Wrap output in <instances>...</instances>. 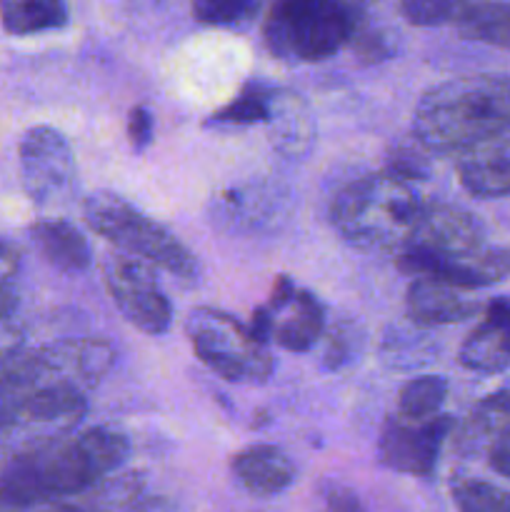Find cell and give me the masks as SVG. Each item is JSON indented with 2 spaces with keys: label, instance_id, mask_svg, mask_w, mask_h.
<instances>
[{
  "label": "cell",
  "instance_id": "obj_28",
  "mask_svg": "<svg viewBox=\"0 0 510 512\" xmlns=\"http://www.w3.org/2000/svg\"><path fill=\"white\" fill-rule=\"evenodd\" d=\"M120 512H173V508H170V503L165 498H148V495H140L138 500L125 505Z\"/></svg>",
  "mask_w": 510,
  "mask_h": 512
},
{
  "label": "cell",
  "instance_id": "obj_2",
  "mask_svg": "<svg viewBox=\"0 0 510 512\" xmlns=\"http://www.w3.org/2000/svg\"><path fill=\"white\" fill-rule=\"evenodd\" d=\"M510 133V75H463L433 85L413 113L428 153H468Z\"/></svg>",
  "mask_w": 510,
  "mask_h": 512
},
{
  "label": "cell",
  "instance_id": "obj_30",
  "mask_svg": "<svg viewBox=\"0 0 510 512\" xmlns=\"http://www.w3.org/2000/svg\"><path fill=\"white\" fill-rule=\"evenodd\" d=\"M488 460L493 465V470H498L500 475L510 478V450H490Z\"/></svg>",
  "mask_w": 510,
  "mask_h": 512
},
{
  "label": "cell",
  "instance_id": "obj_12",
  "mask_svg": "<svg viewBox=\"0 0 510 512\" xmlns=\"http://www.w3.org/2000/svg\"><path fill=\"white\" fill-rule=\"evenodd\" d=\"M483 245H488L485 243V230L475 215L458 208V205L428 200L423 220L418 225V233H415V238L410 240V245L400 255L465 253V250H478Z\"/></svg>",
  "mask_w": 510,
  "mask_h": 512
},
{
  "label": "cell",
  "instance_id": "obj_19",
  "mask_svg": "<svg viewBox=\"0 0 510 512\" xmlns=\"http://www.w3.org/2000/svg\"><path fill=\"white\" fill-rule=\"evenodd\" d=\"M0 23L10 35H38L68 25L65 0H0Z\"/></svg>",
  "mask_w": 510,
  "mask_h": 512
},
{
  "label": "cell",
  "instance_id": "obj_3",
  "mask_svg": "<svg viewBox=\"0 0 510 512\" xmlns=\"http://www.w3.org/2000/svg\"><path fill=\"white\" fill-rule=\"evenodd\" d=\"M425 203L408 180L385 170L345 185L330 205V220L353 248L398 258L418 233Z\"/></svg>",
  "mask_w": 510,
  "mask_h": 512
},
{
  "label": "cell",
  "instance_id": "obj_9",
  "mask_svg": "<svg viewBox=\"0 0 510 512\" xmlns=\"http://www.w3.org/2000/svg\"><path fill=\"white\" fill-rule=\"evenodd\" d=\"M453 430L450 415H435L428 420H408L393 415L385 420L378 438V455L385 468L395 473L430 478L438 465L440 450Z\"/></svg>",
  "mask_w": 510,
  "mask_h": 512
},
{
  "label": "cell",
  "instance_id": "obj_13",
  "mask_svg": "<svg viewBox=\"0 0 510 512\" xmlns=\"http://www.w3.org/2000/svg\"><path fill=\"white\" fill-rule=\"evenodd\" d=\"M460 365L473 373H503L510 368V300H495L458 353Z\"/></svg>",
  "mask_w": 510,
  "mask_h": 512
},
{
  "label": "cell",
  "instance_id": "obj_11",
  "mask_svg": "<svg viewBox=\"0 0 510 512\" xmlns=\"http://www.w3.org/2000/svg\"><path fill=\"white\" fill-rule=\"evenodd\" d=\"M395 260H398V268L410 278L435 280V283L450 285L455 290L488 288V285L500 283L510 273V253L495 248V245H483V248L465 250V253H410Z\"/></svg>",
  "mask_w": 510,
  "mask_h": 512
},
{
  "label": "cell",
  "instance_id": "obj_1",
  "mask_svg": "<svg viewBox=\"0 0 510 512\" xmlns=\"http://www.w3.org/2000/svg\"><path fill=\"white\" fill-rule=\"evenodd\" d=\"M128 453V438L110 428H90L75 438L30 445L0 470V503L15 510L90 493L125 463Z\"/></svg>",
  "mask_w": 510,
  "mask_h": 512
},
{
  "label": "cell",
  "instance_id": "obj_32",
  "mask_svg": "<svg viewBox=\"0 0 510 512\" xmlns=\"http://www.w3.org/2000/svg\"><path fill=\"white\" fill-rule=\"evenodd\" d=\"M328 512H363V508H338V510H328Z\"/></svg>",
  "mask_w": 510,
  "mask_h": 512
},
{
  "label": "cell",
  "instance_id": "obj_7",
  "mask_svg": "<svg viewBox=\"0 0 510 512\" xmlns=\"http://www.w3.org/2000/svg\"><path fill=\"white\" fill-rule=\"evenodd\" d=\"M103 283L115 308L145 335H163L173 323V305L155 280L148 263L123 253L105 255Z\"/></svg>",
  "mask_w": 510,
  "mask_h": 512
},
{
  "label": "cell",
  "instance_id": "obj_18",
  "mask_svg": "<svg viewBox=\"0 0 510 512\" xmlns=\"http://www.w3.org/2000/svg\"><path fill=\"white\" fill-rule=\"evenodd\" d=\"M465 440L485 450H510V385L485 395L470 413Z\"/></svg>",
  "mask_w": 510,
  "mask_h": 512
},
{
  "label": "cell",
  "instance_id": "obj_21",
  "mask_svg": "<svg viewBox=\"0 0 510 512\" xmlns=\"http://www.w3.org/2000/svg\"><path fill=\"white\" fill-rule=\"evenodd\" d=\"M445 398H448V380L440 375H423L413 378L400 388L398 415L408 420H428L440 415Z\"/></svg>",
  "mask_w": 510,
  "mask_h": 512
},
{
  "label": "cell",
  "instance_id": "obj_27",
  "mask_svg": "<svg viewBox=\"0 0 510 512\" xmlns=\"http://www.w3.org/2000/svg\"><path fill=\"white\" fill-rule=\"evenodd\" d=\"M20 265V253L8 243V240H0V285H8V280L18 273Z\"/></svg>",
  "mask_w": 510,
  "mask_h": 512
},
{
  "label": "cell",
  "instance_id": "obj_6",
  "mask_svg": "<svg viewBox=\"0 0 510 512\" xmlns=\"http://www.w3.org/2000/svg\"><path fill=\"white\" fill-rule=\"evenodd\" d=\"M185 330L195 358L228 383H265L273 373L268 345L255 340L248 325L223 310H193Z\"/></svg>",
  "mask_w": 510,
  "mask_h": 512
},
{
  "label": "cell",
  "instance_id": "obj_14",
  "mask_svg": "<svg viewBox=\"0 0 510 512\" xmlns=\"http://www.w3.org/2000/svg\"><path fill=\"white\" fill-rule=\"evenodd\" d=\"M405 310L413 323L423 328H438V325H453L473 318L480 305L465 298L463 290L435 283V280L413 278V283L405 290Z\"/></svg>",
  "mask_w": 510,
  "mask_h": 512
},
{
  "label": "cell",
  "instance_id": "obj_16",
  "mask_svg": "<svg viewBox=\"0 0 510 512\" xmlns=\"http://www.w3.org/2000/svg\"><path fill=\"white\" fill-rule=\"evenodd\" d=\"M458 180L475 198H508L510 195V143L490 140L468 150L458 163Z\"/></svg>",
  "mask_w": 510,
  "mask_h": 512
},
{
  "label": "cell",
  "instance_id": "obj_4",
  "mask_svg": "<svg viewBox=\"0 0 510 512\" xmlns=\"http://www.w3.org/2000/svg\"><path fill=\"white\" fill-rule=\"evenodd\" d=\"M83 218L90 230L113 243L123 255H138L143 263L158 265L183 280L198 278V260L188 245L120 195L108 190L88 195Z\"/></svg>",
  "mask_w": 510,
  "mask_h": 512
},
{
  "label": "cell",
  "instance_id": "obj_8",
  "mask_svg": "<svg viewBox=\"0 0 510 512\" xmlns=\"http://www.w3.org/2000/svg\"><path fill=\"white\" fill-rule=\"evenodd\" d=\"M248 328L260 343L273 340L288 353H308L323 335L325 313L315 295L295 288L288 278H278L273 295L255 310Z\"/></svg>",
  "mask_w": 510,
  "mask_h": 512
},
{
  "label": "cell",
  "instance_id": "obj_22",
  "mask_svg": "<svg viewBox=\"0 0 510 512\" xmlns=\"http://www.w3.org/2000/svg\"><path fill=\"white\" fill-rule=\"evenodd\" d=\"M273 90L263 88V85H248L243 93L235 100H230L225 108L215 110L213 123L218 125H255V123H270L273 115Z\"/></svg>",
  "mask_w": 510,
  "mask_h": 512
},
{
  "label": "cell",
  "instance_id": "obj_31",
  "mask_svg": "<svg viewBox=\"0 0 510 512\" xmlns=\"http://www.w3.org/2000/svg\"><path fill=\"white\" fill-rule=\"evenodd\" d=\"M43 512H103L93 505H75V503H53L48 505Z\"/></svg>",
  "mask_w": 510,
  "mask_h": 512
},
{
  "label": "cell",
  "instance_id": "obj_33",
  "mask_svg": "<svg viewBox=\"0 0 510 512\" xmlns=\"http://www.w3.org/2000/svg\"><path fill=\"white\" fill-rule=\"evenodd\" d=\"M0 512H13V508H8V505L0 503Z\"/></svg>",
  "mask_w": 510,
  "mask_h": 512
},
{
  "label": "cell",
  "instance_id": "obj_29",
  "mask_svg": "<svg viewBox=\"0 0 510 512\" xmlns=\"http://www.w3.org/2000/svg\"><path fill=\"white\" fill-rule=\"evenodd\" d=\"M15 305H18V298L10 290V285H0V323H5L13 315Z\"/></svg>",
  "mask_w": 510,
  "mask_h": 512
},
{
  "label": "cell",
  "instance_id": "obj_10",
  "mask_svg": "<svg viewBox=\"0 0 510 512\" xmlns=\"http://www.w3.org/2000/svg\"><path fill=\"white\" fill-rule=\"evenodd\" d=\"M20 175L30 200L48 205L60 200L75 180V158L70 143L50 125H35L20 140Z\"/></svg>",
  "mask_w": 510,
  "mask_h": 512
},
{
  "label": "cell",
  "instance_id": "obj_17",
  "mask_svg": "<svg viewBox=\"0 0 510 512\" xmlns=\"http://www.w3.org/2000/svg\"><path fill=\"white\" fill-rule=\"evenodd\" d=\"M30 240L50 265L65 273H80L93 263V250L85 235L65 220H40L30 225Z\"/></svg>",
  "mask_w": 510,
  "mask_h": 512
},
{
  "label": "cell",
  "instance_id": "obj_25",
  "mask_svg": "<svg viewBox=\"0 0 510 512\" xmlns=\"http://www.w3.org/2000/svg\"><path fill=\"white\" fill-rule=\"evenodd\" d=\"M263 0H193V15L205 25L233 28L258 15Z\"/></svg>",
  "mask_w": 510,
  "mask_h": 512
},
{
  "label": "cell",
  "instance_id": "obj_20",
  "mask_svg": "<svg viewBox=\"0 0 510 512\" xmlns=\"http://www.w3.org/2000/svg\"><path fill=\"white\" fill-rule=\"evenodd\" d=\"M458 28L465 38L510 50V0H475Z\"/></svg>",
  "mask_w": 510,
  "mask_h": 512
},
{
  "label": "cell",
  "instance_id": "obj_26",
  "mask_svg": "<svg viewBox=\"0 0 510 512\" xmlns=\"http://www.w3.org/2000/svg\"><path fill=\"white\" fill-rule=\"evenodd\" d=\"M153 113L145 105H135L128 115V138L133 150H145L153 140Z\"/></svg>",
  "mask_w": 510,
  "mask_h": 512
},
{
  "label": "cell",
  "instance_id": "obj_15",
  "mask_svg": "<svg viewBox=\"0 0 510 512\" xmlns=\"http://www.w3.org/2000/svg\"><path fill=\"white\" fill-rule=\"evenodd\" d=\"M235 480L255 498H273L293 485L295 465L275 445H250L230 460Z\"/></svg>",
  "mask_w": 510,
  "mask_h": 512
},
{
  "label": "cell",
  "instance_id": "obj_23",
  "mask_svg": "<svg viewBox=\"0 0 510 512\" xmlns=\"http://www.w3.org/2000/svg\"><path fill=\"white\" fill-rule=\"evenodd\" d=\"M453 503L458 512H510V493L478 478H460L453 483Z\"/></svg>",
  "mask_w": 510,
  "mask_h": 512
},
{
  "label": "cell",
  "instance_id": "obj_24",
  "mask_svg": "<svg viewBox=\"0 0 510 512\" xmlns=\"http://www.w3.org/2000/svg\"><path fill=\"white\" fill-rule=\"evenodd\" d=\"M475 0H400V15L410 25L433 28V25H448L465 18Z\"/></svg>",
  "mask_w": 510,
  "mask_h": 512
},
{
  "label": "cell",
  "instance_id": "obj_5",
  "mask_svg": "<svg viewBox=\"0 0 510 512\" xmlns=\"http://www.w3.org/2000/svg\"><path fill=\"white\" fill-rule=\"evenodd\" d=\"M355 35V15L343 0H273L263 23L270 53L315 63L338 53Z\"/></svg>",
  "mask_w": 510,
  "mask_h": 512
}]
</instances>
